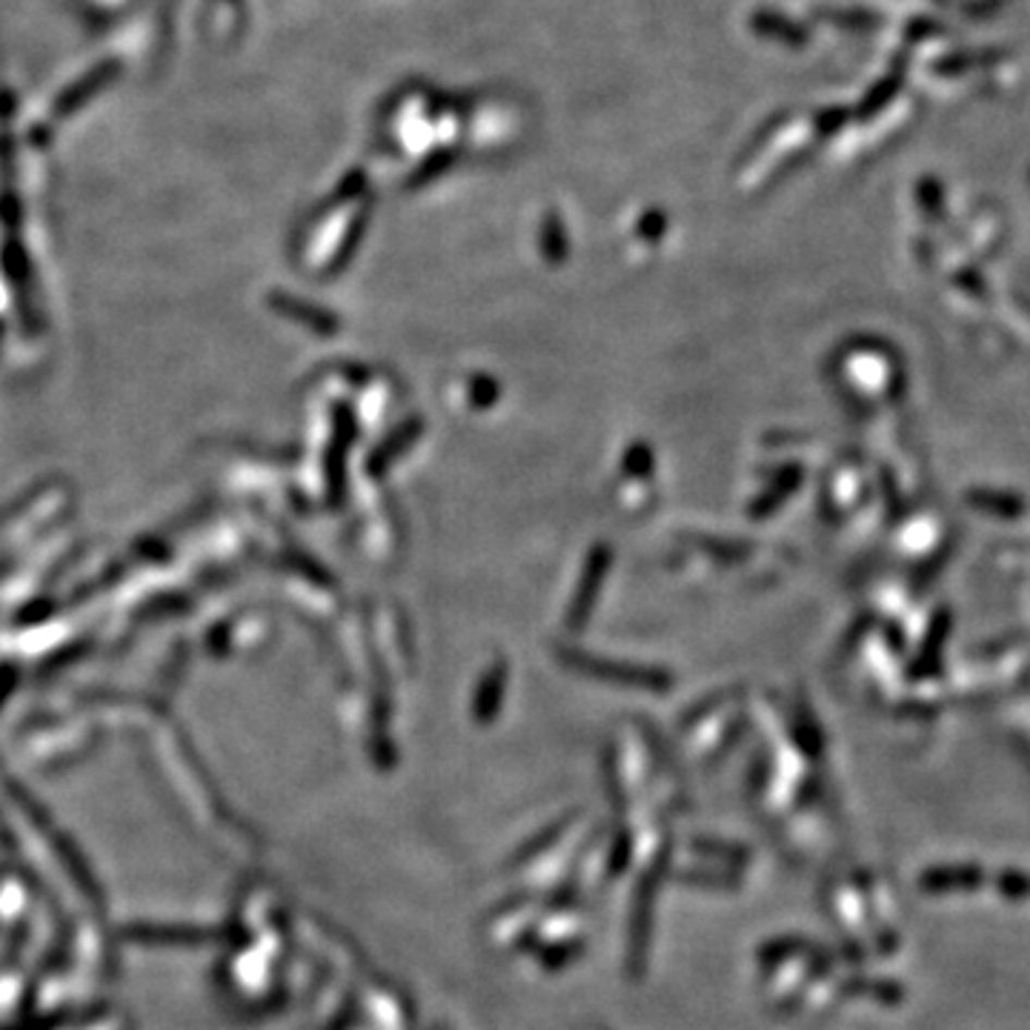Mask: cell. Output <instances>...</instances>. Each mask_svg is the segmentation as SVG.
<instances>
[{
  "label": "cell",
  "mask_w": 1030,
  "mask_h": 1030,
  "mask_svg": "<svg viewBox=\"0 0 1030 1030\" xmlns=\"http://www.w3.org/2000/svg\"><path fill=\"white\" fill-rule=\"evenodd\" d=\"M984 882V870L977 865H956V868L931 870L922 879L928 891H973Z\"/></svg>",
  "instance_id": "obj_1"
},
{
  "label": "cell",
  "mask_w": 1030,
  "mask_h": 1030,
  "mask_svg": "<svg viewBox=\"0 0 1030 1030\" xmlns=\"http://www.w3.org/2000/svg\"><path fill=\"white\" fill-rule=\"evenodd\" d=\"M970 501H973V507L984 510V513L1000 515V518H1016V515L1025 513L1022 499H1016L1010 492H996V490H979L970 492Z\"/></svg>",
  "instance_id": "obj_2"
},
{
  "label": "cell",
  "mask_w": 1030,
  "mask_h": 1030,
  "mask_svg": "<svg viewBox=\"0 0 1030 1030\" xmlns=\"http://www.w3.org/2000/svg\"><path fill=\"white\" fill-rule=\"evenodd\" d=\"M996 891H1000L1002 899L1007 902L1030 899V876L1016 868L1002 870L1000 876H996Z\"/></svg>",
  "instance_id": "obj_3"
}]
</instances>
